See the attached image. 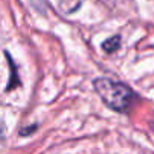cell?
<instances>
[{
  "label": "cell",
  "instance_id": "obj_1",
  "mask_svg": "<svg viewBox=\"0 0 154 154\" xmlns=\"http://www.w3.org/2000/svg\"><path fill=\"white\" fill-rule=\"evenodd\" d=\"M95 89L104 103L116 110H125L133 101V92L125 85L109 79H98L95 82Z\"/></svg>",
  "mask_w": 154,
  "mask_h": 154
},
{
  "label": "cell",
  "instance_id": "obj_2",
  "mask_svg": "<svg viewBox=\"0 0 154 154\" xmlns=\"http://www.w3.org/2000/svg\"><path fill=\"white\" fill-rule=\"evenodd\" d=\"M0 134H2V128H0Z\"/></svg>",
  "mask_w": 154,
  "mask_h": 154
}]
</instances>
